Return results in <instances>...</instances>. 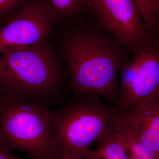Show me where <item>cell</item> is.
I'll use <instances>...</instances> for the list:
<instances>
[{"label":"cell","instance_id":"4","mask_svg":"<svg viewBox=\"0 0 159 159\" xmlns=\"http://www.w3.org/2000/svg\"><path fill=\"white\" fill-rule=\"evenodd\" d=\"M51 107L0 94V145L11 152H25L30 159H60L50 139Z\"/></svg>","mask_w":159,"mask_h":159},{"label":"cell","instance_id":"14","mask_svg":"<svg viewBox=\"0 0 159 159\" xmlns=\"http://www.w3.org/2000/svg\"><path fill=\"white\" fill-rule=\"evenodd\" d=\"M147 2L152 10L155 17L159 21V0H147Z\"/></svg>","mask_w":159,"mask_h":159},{"label":"cell","instance_id":"17","mask_svg":"<svg viewBox=\"0 0 159 159\" xmlns=\"http://www.w3.org/2000/svg\"><path fill=\"white\" fill-rule=\"evenodd\" d=\"M127 159H139L137 158L136 157L130 155H127Z\"/></svg>","mask_w":159,"mask_h":159},{"label":"cell","instance_id":"13","mask_svg":"<svg viewBox=\"0 0 159 159\" xmlns=\"http://www.w3.org/2000/svg\"><path fill=\"white\" fill-rule=\"evenodd\" d=\"M30 0H0V26L4 25Z\"/></svg>","mask_w":159,"mask_h":159},{"label":"cell","instance_id":"15","mask_svg":"<svg viewBox=\"0 0 159 159\" xmlns=\"http://www.w3.org/2000/svg\"><path fill=\"white\" fill-rule=\"evenodd\" d=\"M0 159H21L11 154V152L0 145Z\"/></svg>","mask_w":159,"mask_h":159},{"label":"cell","instance_id":"8","mask_svg":"<svg viewBox=\"0 0 159 159\" xmlns=\"http://www.w3.org/2000/svg\"><path fill=\"white\" fill-rule=\"evenodd\" d=\"M119 114L116 130L137 137L159 155V89Z\"/></svg>","mask_w":159,"mask_h":159},{"label":"cell","instance_id":"2","mask_svg":"<svg viewBox=\"0 0 159 159\" xmlns=\"http://www.w3.org/2000/svg\"><path fill=\"white\" fill-rule=\"evenodd\" d=\"M69 80L51 37L0 54V94L6 97L59 105L68 101Z\"/></svg>","mask_w":159,"mask_h":159},{"label":"cell","instance_id":"9","mask_svg":"<svg viewBox=\"0 0 159 159\" xmlns=\"http://www.w3.org/2000/svg\"><path fill=\"white\" fill-rule=\"evenodd\" d=\"M54 9L56 24H70L91 18L89 0H47Z\"/></svg>","mask_w":159,"mask_h":159},{"label":"cell","instance_id":"3","mask_svg":"<svg viewBox=\"0 0 159 159\" xmlns=\"http://www.w3.org/2000/svg\"><path fill=\"white\" fill-rule=\"evenodd\" d=\"M119 115L96 94L83 93L52 111L50 139L61 154L83 159L95 142L116 133Z\"/></svg>","mask_w":159,"mask_h":159},{"label":"cell","instance_id":"7","mask_svg":"<svg viewBox=\"0 0 159 159\" xmlns=\"http://www.w3.org/2000/svg\"><path fill=\"white\" fill-rule=\"evenodd\" d=\"M120 95L113 107L118 113L132 107L159 89V48L143 49L124 62L119 70Z\"/></svg>","mask_w":159,"mask_h":159},{"label":"cell","instance_id":"10","mask_svg":"<svg viewBox=\"0 0 159 159\" xmlns=\"http://www.w3.org/2000/svg\"><path fill=\"white\" fill-rule=\"evenodd\" d=\"M83 159H127V156L115 133L99 141L97 148L89 149Z\"/></svg>","mask_w":159,"mask_h":159},{"label":"cell","instance_id":"1","mask_svg":"<svg viewBox=\"0 0 159 159\" xmlns=\"http://www.w3.org/2000/svg\"><path fill=\"white\" fill-rule=\"evenodd\" d=\"M93 20L65 24V29L56 30V47L68 72L72 98L93 93L116 106L120 95L117 76L129 52Z\"/></svg>","mask_w":159,"mask_h":159},{"label":"cell","instance_id":"11","mask_svg":"<svg viewBox=\"0 0 159 159\" xmlns=\"http://www.w3.org/2000/svg\"><path fill=\"white\" fill-rule=\"evenodd\" d=\"M115 136L123 145L127 155L139 159H159V155L137 137L120 129L116 130Z\"/></svg>","mask_w":159,"mask_h":159},{"label":"cell","instance_id":"6","mask_svg":"<svg viewBox=\"0 0 159 159\" xmlns=\"http://www.w3.org/2000/svg\"><path fill=\"white\" fill-rule=\"evenodd\" d=\"M57 19L47 0H30L0 26V54L37 43L55 33Z\"/></svg>","mask_w":159,"mask_h":159},{"label":"cell","instance_id":"12","mask_svg":"<svg viewBox=\"0 0 159 159\" xmlns=\"http://www.w3.org/2000/svg\"><path fill=\"white\" fill-rule=\"evenodd\" d=\"M139 10L146 29L152 38L159 35V21L155 17L147 0H135Z\"/></svg>","mask_w":159,"mask_h":159},{"label":"cell","instance_id":"16","mask_svg":"<svg viewBox=\"0 0 159 159\" xmlns=\"http://www.w3.org/2000/svg\"><path fill=\"white\" fill-rule=\"evenodd\" d=\"M60 159H83L81 158H78L74 157L70 155L67 154H63L62 156Z\"/></svg>","mask_w":159,"mask_h":159},{"label":"cell","instance_id":"5","mask_svg":"<svg viewBox=\"0 0 159 159\" xmlns=\"http://www.w3.org/2000/svg\"><path fill=\"white\" fill-rule=\"evenodd\" d=\"M91 17L129 52L135 55L152 39L135 0H89Z\"/></svg>","mask_w":159,"mask_h":159}]
</instances>
